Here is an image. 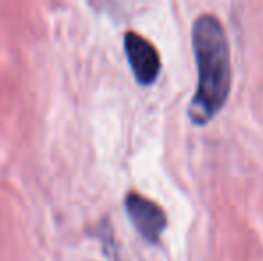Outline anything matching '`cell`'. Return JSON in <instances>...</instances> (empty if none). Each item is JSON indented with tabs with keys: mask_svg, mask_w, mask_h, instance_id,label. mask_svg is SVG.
Instances as JSON below:
<instances>
[{
	"mask_svg": "<svg viewBox=\"0 0 263 261\" xmlns=\"http://www.w3.org/2000/svg\"><path fill=\"white\" fill-rule=\"evenodd\" d=\"M192 47L197 65V90L188 106L194 126L208 124L231 91V52L224 25L215 14L202 13L192 25Z\"/></svg>",
	"mask_w": 263,
	"mask_h": 261,
	"instance_id": "6da1fadb",
	"label": "cell"
},
{
	"mask_svg": "<svg viewBox=\"0 0 263 261\" xmlns=\"http://www.w3.org/2000/svg\"><path fill=\"white\" fill-rule=\"evenodd\" d=\"M124 206L140 236L151 245L159 244V238L168 224L165 209L153 198L138 192H129L124 198Z\"/></svg>",
	"mask_w": 263,
	"mask_h": 261,
	"instance_id": "7a4b0ae2",
	"label": "cell"
},
{
	"mask_svg": "<svg viewBox=\"0 0 263 261\" xmlns=\"http://www.w3.org/2000/svg\"><path fill=\"white\" fill-rule=\"evenodd\" d=\"M124 50L136 81L143 86L156 83L161 72V59L156 47L138 32L127 31L124 34Z\"/></svg>",
	"mask_w": 263,
	"mask_h": 261,
	"instance_id": "3957f363",
	"label": "cell"
}]
</instances>
